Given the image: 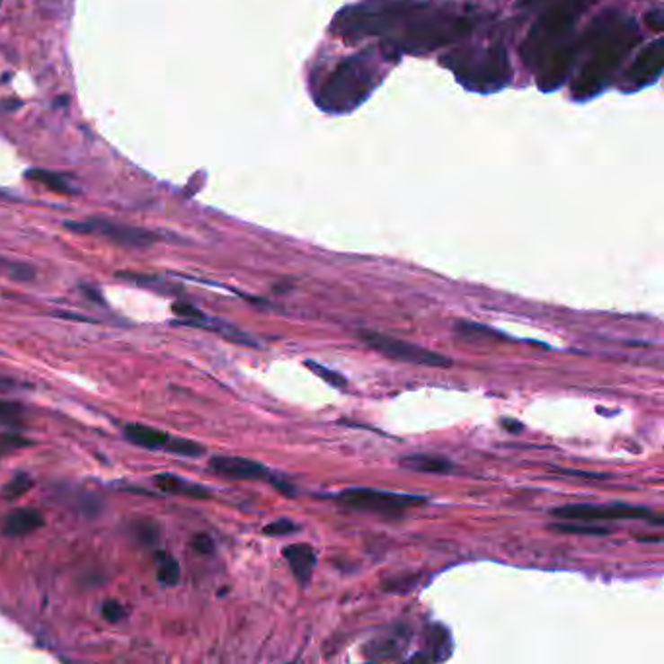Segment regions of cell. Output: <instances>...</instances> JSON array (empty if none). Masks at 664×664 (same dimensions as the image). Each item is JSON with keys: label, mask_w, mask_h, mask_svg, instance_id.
Listing matches in <instances>:
<instances>
[{"label": "cell", "mask_w": 664, "mask_h": 664, "mask_svg": "<svg viewBox=\"0 0 664 664\" xmlns=\"http://www.w3.org/2000/svg\"><path fill=\"white\" fill-rule=\"evenodd\" d=\"M540 0H520L522 6H532V4H538Z\"/></svg>", "instance_id": "36"}, {"label": "cell", "mask_w": 664, "mask_h": 664, "mask_svg": "<svg viewBox=\"0 0 664 664\" xmlns=\"http://www.w3.org/2000/svg\"><path fill=\"white\" fill-rule=\"evenodd\" d=\"M557 532L563 534H579V536H608L610 530L597 527L592 522H582V524H571V522H563V524H553L552 527Z\"/></svg>", "instance_id": "22"}, {"label": "cell", "mask_w": 664, "mask_h": 664, "mask_svg": "<svg viewBox=\"0 0 664 664\" xmlns=\"http://www.w3.org/2000/svg\"><path fill=\"white\" fill-rule=\"evenodd\" d=\"M45 524V518L40 510L22 507L6 515L3 520V534L8 538H24L33 532H38Z\"/></svg>", "instance_id": "13"}, {"label": "cell", "mask_w": 664, "mask_h": 664, "mask_svg": "<svg viewBox=\"0 0 664 664\" xmlns=\"http://www.w3.org/2000/svg\"><path fill=\"white\" fill-rule=\"evenodd\" d=\"M0 425L6 427L24 425V407L14 402L0 400Z\"/></svg>", "instance_id": "21"}, {"label": "cell", "mask_w": 664, "mask_h": 664, "mask_svg": "<svg viewBox=\"0 0 664 664\" xmlns=\"http://www.w3.org/2000/svg\"><path fill=\"white\" fill-rule=\"evenodd\" d=\"M191 547L201 555L215 553V542L208 534H195L193 540H191Z\"/></svg>", "instance_id": "29"}, {"label": "cell", "mask_w": 664, "mask_h": 664, "mask_svg": "<svg viewBox=\"0 0 664 664\" xmlns=\"http://www.w3.org/2000/svg\"><path fill=\"white\" fill-rule=\"evenodd\" d=\"M65 226L73 232H80V235L102 236L113 243H120V246H127V248H146V246H153L155 242L160 240V236L153 230L120 225L108 218L75 220V223H66Z\"/></svg>", "instance_id": "9"}, {"label": "cell", "mask_w": 664, "mask_h": 664, "mask_svg": "<svg viewBox=\"0 0 664 664\" xmlns=\"http://www.w3.org/2000/svg\"><path fill=\"white\" fill-rule=\"evenodd\" d=\"M378 86V65L372 51L347 57L333 68L318 92V106L328 113H349Z\"/></svg>", "instance_id": "3"}, {"label": "cell", "mask_w": 664, "mask_h": 664, "mask_svg": "<svg viewBox=\"0 0 664 664\" xmlns=\"http://www.w3.org/2000/svg\"><path fill=\"white\" fill-rule=\"evenodd\" d=\"M270 482L273 483V487H277L279 489V491H283L285 495H288V497H295L297 493H295V487L293 485H290V483H285L283 480H279V477H270Z\"/></svg>", "instance_id": "31"}, {"label": "cell", "mask_w": 664, "mask_h": 664, "mask_svg": "<svg viewBox=\"0 0 664 664\" xmlns=\"http://www.w3.org/2000/svg\"><path fill=\"white\" fill-rule=\"evenodd\" d=\"M647 22L657 31H660L662 30V10H655V13H649L647 14Z\"/></svg>", "instance_id": "32"}, {"label": "cell", "mask_w": 664, "mask_h": 664, "mask_svg": "<svg viewBox=\"0 0 664 664\" xmlns=\"http://www.w3.org/2000/svg\"><path fill=\"white\" fill-rule=\"evenodd\" d=\"M664 68V43L662 40L652 41L637 55L632 68L625 75V88L639 90L647 84L657 83Z\"/></svg>", "instance_id": "10"}, {"label": "cell", "mask_w": 664, "mask_h": 664, "mask_svg": "<svg viewBox=\"0 0 664 664\" xmlns=\"http://www.w3.org/2000/svg\"><path fill=\"white\" fill-rule=\"evenodd\" d=\"M468 31L470 22L450 10L417 4L388 8L382 36L400 51L425 53L458 41Z\"/></svg>", "instance_id": "2"}, {"label": "cell", "mask_w": 664, "mask_h": 664, "mask_svg": "<svg viewBox=\"0 0 664 664\" xmlns=\"http://www.w3.org/2000/svg\"><path fill=\"white\" fill-rule=\"evenodd\" d=\"M211 470L228 480H270L271 472L261 462L240 456H215L211 458Z\"/></svg>", "instance_id": "11"}, {"label": "cell", "mask_w": 664, "mask_h": 664, "mask_svg": "<svg viewBox=\"0 0 664 664\" xmlns=\"http://www.w3.org/2000/svg\"><path fill=\"white\" fill-rule=\"evenodd\" d=\"M552 515L555 518L563 520H573V522H600V520H627V518H643L655 524V527H662L664 518L660 515H655L647 507H635L627 503H608V505H587V503H577V505H563L552 509Z\"/></svg>", "instance_id": "8"}, {"label": "cell", "mask_w": 664, "mask_h": 664, "mask_svg": "<svg viewBox=\"0 0 664 664\" xmlns=\"http://www.w3.org/2000/svg\"><path fill=\"white\" fill-rule=\"evenodd\" d=\"M597 0H557L536 22L527 41L522 43V59L528 66H540L544 57L555 45L567 40L569 30L577 24V20L585 10Z\"/></svg>", "instance_id": "5"}, {"label": "cell", "mask_w": 664, "mask_h": 664, "mask_svg": "<svg viewBox=\"0 0 664 664\" xmlns=\"http://www.w3.org/2000/svg\"><path fill=\"white\" fill-rule=\"evenodd\" d=\"M125 437H127V440L133 442V445L141 447V448H146V450L164 448L168 438H170L164 433V430L155 429V427H148V425H141V423L127 425L125 427Z\"/></svg>", "instance_id": "16"}, {"label": "cell", "mask_w": 664, "mask_h": 664, "mask_svg": "<svg viewBox=\"0 0 664 664\" xmlns=\"http://www.w3.org/2000/svg\"><path fill=\"white\" fill-rule=\"evenodd\" d=\"M26 178L31 180V181H38V183L45 185V188L55 191V193H63V195H75V193H78L73 188V185L68 183V180L65 176H61V173H57V172L33 168V170H28Z\"/></svg>", "instance_id": "18"}, {"label": "cell", "mask_w": 664, "mask_h": 664, "mask_svg": "<svg viewBox=\"0 0 664 664\" xmlns=\"http://www.w3.org/2000/svg\"><path fill=\"white\" fill-rule=\"evenodd\" d=\"M0 3H3V0H0Z\"/></svg>", "instance_id": "38"}, {"label": "cell", "mask_w": 664, "mask_h": 664, "mask_svg": "<svg viewBox=\"0 0 664 664\" xmlns=\"http://www.w3.org/2000/svg\"><path fill=\"white\" fill-rule=\"evenodd\" d=\"M407 633L382 635L367 645V655L375 660H398L405 647Z\"/></svg>", "instance_id": "15"}, {"label": "cell", "mask_w": 664, "mask_h": 664, "mask_svg": "<svg viewBox=\"0 0 664 664\" xmlns=\"http://www.w3.org/2000/svg\"><path fill=\"white\" fill-rule=\"evenodd\" d=\"M84 288V293L92 298V300H98V302H102V305H103V298L100 297V293H98V288H88V287H83Z\"/></svg>", "instance_id": "34"}, {"label": "cell", "mask_w": 664, "mask_h": 664, "mask_svg": "<svg viewBox=\"0 0 664 664\" xmlns=\"http://www.w3.org/2000/svg\"><path fill=\"white\" fill-rule=\"evenodd\" d=\"M135 534L145 545H155L158 540V527L153 520H141L135 524Z\"/></svg>", "instance_id": "25"}, {"label": "cell", "mask_w": 664, "mask_h": 664, "mask_svg": "<svg viewBox=\"0 0 664 664\" xmlns=\"http://www.w3.org/2000/svg\"><path fill=\"white\" fill-rule=\"evenodd\" d=\"M500 425H503L505 429H510V433H518V430L522 429V423L512 421V419H505V421H500Z\"/></svg>", "instance_id": "33"}, {"label": "cell", "mask_w": 664, "mask_h": 664, "mask_svg": "<svg viewBox=\"0 0 664 664\" xmlns=\"http://www.w3.org/2000/svg\"><path fill=\"white\" fill-rule=\"evenodd\" d=\"M102 615L106 617L110 624H120L123 617L127 615V610L118 600H106L102 606Z\"/></svg>", "instance_id": "28"}, {"label": "cell", "mask_w": 664, "mask_h": 664, "mask_svg": "<svg viewBox=\"0 0 664 664\" xmlns=\"http://www.w3.org/2000/svg\"><path fill=\"white\" fill-rule=\"evenodd\" d=\"M400 465L410 472L419 474H448L452 472V462L437 454H410L400 458Z\"/></svg>", "instance_id": "17"}, {"label": "cell", "mask_w": 664, "mask_h": 664, "mask_svg": "<svg viewBox=\"0 0 664 664\" xmlns=\"http://www.w3.org/2000/svg\"><path fill=\"white\" fill-rule=\"evenodd\" d=\"M297 530H298L297 522H293L290 518H279L271 524H267V527L263 528V534H267V536H287V534H293Z\"/></svg>", "instance_id": "26"}, {"label": "cell", "mask_w": 664, "mask_h": 664, "mask_svg": "<svg viewBox=\"0 0 664 664\" xmlns=\"http://www.w3.org/2000/svg\"><path fill=\"white\" fill-rule=\"evenodd\" d=\"M283 557L288 563L290 571H293L297 580L302 587H306L312 579L314 567H316L318 563V557H316V552H314V547L308 544H290L283 550Z\"/></svg>", "instance_id": "12"}, {"label": "cell", "mask_w": 664, "mask_h": 664, "mask_svg": "<svg viewBox=\"0 0 664 664\" xmlns=\"http://www.w3.org/2000/svg\"><path fill=\"white\" fill-rule=\"evenodd\" d=\"M33 485V480L28 475V474H16L13 480H10L6 485H4V497L6 499H16V497H22L24 493H28L30 489Z\"/></svg>", "instance_id": "24"}, {"label": "cell", "mask_w": 664, "mask_h": 664, "mask_svg": "<svg viewBox=\"0 0 664 664\" xmlns=\"http://www.w3.org/2000/svg\"><path fill=\"white\" fill-rule=\"evenodd\" d=\"M306 367L314 372V375L323 378L325 382L332 384V386H335V388H345L347 386V380H345L343 375H340V372H335V370H332L328 367H323V365L316 363V360H306Z\"/></svg>", "instance_id": "23"}, {"label": "cell", "mask_w": 664, "mask_h": 664, "mask_svg": "<svg viewBox=\"0 0 664 664\" xmlns=\"http://www.w3.org/2000/svg\"><path fill=\"white\" fill-rule=\"evenodd\" d=\"M164 450L172 454H180V456H188V458H197L205 454L203 445H199V442H195V440H188V438H168Z\"/></svg>", "instance_id": "20"}, {"label": "cell", "mask_w": 664, "mask_h": 664, "mask_svg": "<svg viewBox=\"0 0 664 664\" xmlns=\"http://www.w3.org/2000/svg\"><path fill=\"white\" fill-rule=\"evenodd\" d=\"M368 347L375 349L380 355L388 357L392 360H400V363H412V365H423V367H433V368H447L452 367V360L448 357H442L437 351H430L421 345H415L410 341L398 340L388 333L363 330L359 333Z\"/></svg>", "instance_id": "7"}, {"label": "cell", "mask_w": 664, "mask_h": 664, "mask_svg": "<svg viewBox=\"0 0 664 664\" xmlns=\"http://www.w3.org/2000/svg\"><path fill=\"white\" fill-rule=\"evenodd\" d=\"M410 662H433V659H430V655H413Z\"/></svg>", "instance_id": "35"}, {"label": "cell", "mask_w": 664, "mask_h": 664, "mask_svg": "<svg viewBox=\"0 0 664 664\" xmlns=\"http://www.w3.org/2000/svg\"><path fill=\"white\" fill-rule=\"evenodd\" d=\"M156 577L166 587H176L181 577V569L180 563L173 559L170 553L166 552H158L156 553Z\"/></svg>", "instance_id": "19"}, {"label": "cell", "mask_w": 664, "mask_h": 664, "mask_svg": "<svg viewBox=\"0 0 664 664\" xmlns=\"http://www.w3.org/2000/svg\"><path fill=\"white\" fill-rule=\"evenodd\" d=\"M0 197H8V199H13V197H10L6 191H3V190H0Z\"/></svg>", "instance_id": "37"}, {"label": "cell", "mask_w": 664, "mask_h": 664, "mask_svg": "<svg viewBox=\"0 0 664 664\" xmlns=\"http://www.w3.org/2000/svg\"><path fill=\"white\" fill-rule=\"evenodd\" d=\"M155 485L164 493L172 495H185L191 499H211V489H207L199 483L185 482L183 477L176 474H158L155 475Z\"/></svg>", "instance_id": "14"}, {"label": "cell", "mask_w": 664, "mask_h": 664, "mask_svg": "<svg viewBox=\"0 0 664 664\" xmlns=\"http://www.w3.org/2000/svg\"><path fill=\"white\" fill-rule=\"evenodd\" d=\"M641 40L637 22L622 10L594 18L590 28L577 40V59L585 55L580 71L573 83L575 100H589L608 86L614 73L635 49Z\"/></svg>", "instance_id": "1"}, {"label": "cell", "mask_w": 664, "mask_h": 664, "mask_svg": "<svg viewBox=\"0 0 664 664\" xmlns=\"http://www.w3.org/2000/svg\"><path fill=\"white\" fill-rule=\"evenodd\" d=\"M28 447H31V442L24 437L13 435V433L0 435V454H6L10 450H18V448H28Z\"/></svg>", "instance_id": "27"}, {"label": "cell", "mask_w": 664, "mask_h": 664, "mask_svg": "<svg viewBox=\"0 0 664 664\" xmlns=\"http://www.w3.org/2000/svg\"><path fill=\"white\" fill-rule=\"evenodd\" d=\"M440 63L454 73L460 84L475 92H497L505 88L512 75L503 43L450 51L442 57Z\"/></svg>", "instance_id": "4"}, {"label": "cell", "mask_w": 664, "mask_h": 664, "mask_svg": "<svg viewBox=\"0 0 664 664\" xmlns=\"http://www.w3.org/2000/svg\"><path fill=\"white\" fill-rule=\"evenodd\" d=\"M337 500L353 510L375 512V515L392 517V518H398L407 509H412L415 505L427 503L425 497L378 491V489H370V487L343 489V491L337 495Z\"/></svg>", "instance_id": "6"}, {"label": "cell", "mask_w": 664, "mask_h": 664, "mask_svg": "<svg viewBox=\"0 0 664 664\" xmlns=\"http://www.w3.org/2000/svg\"><path fill=\"white\" fill-rule=\"evenodd\" d=\"M557 474H565V475H582V477H589V480H608V474H592V472H579V470H563V468H557L555 470Z\"/></svg>", "instance_id": "30"}]
</instances>
